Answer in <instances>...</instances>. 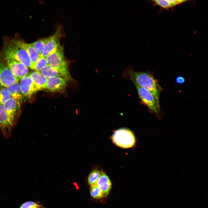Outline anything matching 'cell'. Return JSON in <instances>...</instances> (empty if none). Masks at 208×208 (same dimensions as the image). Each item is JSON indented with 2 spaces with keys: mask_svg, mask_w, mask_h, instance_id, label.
Returning <instances> with one entry per match:
<instances>
[{
  "mask_svg": "<svg viewBox=\"0 0 208 208\" xmlns=\"http://www.w3.org/2000/svg\"><path fill=\"white\" fill-rule=\"evenodd\" d=\"M112 140L116 145L124 148L133 147L136 142L135 138L133 132L125 128L115 131L112 135Z\"/></svg>",
  "mask_w": 208,
  "mask_h": 208,
  "instance_id": "277c9868",
  "label": "cell"
},
{
  "mask_svg": "<svg viewBox=\"0 0 208 208\" xmlns=\"http://www.w3.org/2000/svg\"><path fill=\"white\" fill-rule=\"evenodd\" d=\"M28 75L31 78L38 91L46 89L47 78L43 76L39 71H32L30 72Z\"/></svg>",
  "mask_w": 208,
  "mask_h": 208,
  "instance_id": "5bb4252c",
  "label": "cell"
},
{
  "mask_svg": "<svg viewBox=\"0 0 208 208\" xmlns=\"http://www.w3.org/2000/svg\"><path fill=\"white\" fill-rule=\"evenodd\" d=\"M10 93L11 98L16 100L21 105L23 97L19 84L16 83L6 88Z\"/></svg>",
  "mask_w": 208,
  "mask_h": 208,
  "instance_id": "2e32d148",
  "label": "cell"
},
{
  "mask_svg": "<svg viewBox=\"0 0 208 208\" xmlns=\"http://www.w3.org/2000/svg\"><path fill=\"white\" fill-rule=\"evenodd\" d=\"M23 45L30 59V69L34 70L36 63L40 55L38 53L31 43H27L24 42Z\"/></svg>",
  "mask_w": 208,
  "mask_h": 208,
  "instance_id": "9a60e30c",
  "label": "cell"
},
{
  "mask_svg": "<svg viewBox=\"0 0 208 208\" xmlns=\"http://www.w3.org/2000/svg\"><path fill=\"white\" fill-rule=\"evenodd\" d=\"M66 80L62 77H54L47 78L46 89L52 92H60L64 90L66 86Z\"/></svg>",
  "mask_w": 208,
  "mask_h": 208,
  "instance_id": "7c38bea8",
  "label": "cell"
},
{
  "mask_svg": "<svg viewBox=\"0 0 208 208\" xmlns=\"http://www.w3.org/2000/svg\"><path fill=\"white\" fill-rule=\"evenodd\" d=\"M46 58L48 64L58 71L65 80L69 81L71 79L68 65L64 55L63 48L61 46L48 56Z\"/></svg>",
  "mask_w": 208,
  "mask_h": 208,
  "instance_id": "3957f363",
  "label": "cell"
},
{
  "mask_svg": "<svg viewBox=\"0 0 208 208\" xmlns=\"http://www.w3.org/2000/svg\"><path fill=\"white\" fill-rule=\"evenodd\" d=\"M96 185L102 191L103 197L108 195L111 188L112 183L108 176L102 170Z\"/></svg>",
  "mask_w": 208,
  "mask_h": 208,
  "instance_id": "4fadbf2b",
  "label": "cell"
},
{
  "mask_svg": "<svg viewBox=\"0 0 208 208\" xmlns=\"http://www.w3.org/2000/svg\"><path fill=\"white\" fill-rule=\"evenodd\" d=\"M0 55L5 61L7 66L19 81L27 75L28 68L23 64L10 57L1 54Z\"/></svg>",
  "mask_w": 208,
  "mask_h": 208,
  "instance_id": "8992f818",
  "label": "cell"
},
{
  "mask_svg": "<svg viewBox=\"0 0 208 208\" xmlns=\"http://www.w3.org/2000/svg\"><path fill=\"white\" fill-rule=\"evenodd\" d=\"M48 37L39 40L31 43L38 53L41 55L48 40Z\"/></svg>",
  "mask_w": 208,
  "mask_h": 208,
  "instance_id": "d6986e66",
  "label": "cell"
},
{
  "mask_svg": "<svg viewBox=\"0 0 208 208\" xmlns=\"http://www.w3.org/2000/svg\"><path fill=\"white\" fill-rule=\"evenodd\" d=\"M3 108L16 125L20 105L12 98L8 99L2 104Z\"/></svg>",
  "mask_w": 208,
  "mask_h": 208,
  "instance_id": "30bf717a",
  "label": "cell"
},
{
  "mask_svg": "<svg viewBox=\"0 0 208 208\" xmlns=\"http://www.w3.org/2000/svg\"><path fill=\"white\" fill-rule=\"evenodd\" d=\"M15 125L4 110L0 103V129L6 139L11 136L12 131Z\"/></svg>",
  "mask_w": 208,
  "mask_h": 208,
  "instance_id": "52a82bcc",
  "label": "cell"
},
{
  "mask_svg": "<svg viewBox=\"0 0 208 208\" xmlns=\"http://www.w3.org/2000/svg\"><path fill=\"white\" fill-rule=\"evenodd\" d=\"M19 81L7 65L3 62H0V85L1 86L6 88L18 82Z\"/></svg>",
  "mask_w": 208,
  "mask_h": 208,
  "instance_id": "9c48e42d",
  "label": "cell"
},
{
  "mask_svg": "<svg viewBox=\"0 0 208 208\" xmlns=\"http://www.w3.org/2000/svg\"><path fill=\"white\" fill-rule=\"evenodd\" d=\"M90 190L91 196L94 198L99 199L103 197L102 191L96 185H90Z\"/></svg>",
  "mask_w": 208,
  "mask_h": 208,
  "instance_id": "44dd1931",
  "label": "cell"
},
{
  "mask_svg": "<svg viewBox=\"0 0 208 208\" xmlns=\"http://www.w3.org/2000/svg\"><path fill=\"white\" fill-rule=\"evenodd\" d=\"M40 206L34 202L29 201L23 203L19 208H31Z\"/></svg>",
  "mask_w": 208,
  "mask_h": 208,
  "instance_id": "cb8c5ba5",
  "label": "cell"
},
{
  "mask_svg": "<svg viewBox=\"0 0 208 208\" xmlns=\"http://www.w3.org/2000/svg\"><path fill=\"white\" fill-rule=\"evenodd\" d=\"M48 64L46 58L40 55L36 63L34 70L36 71H39Z\"/></svg>",
  "mask_w": 208,
  "mask_h": 208,
  "instance_id": "603a6c76",
  "label": "cell"
},
{
  "mask_svg": "<svg viewBox=\"0 0 208 208\" xmlns=\"http://www.w3.org/2000/svg\"><path fill=\"white\" fill-rule=\"evenodd\" d=\"M61 35V28L58 27L55 33L48 37L47 41L41 53L42 55L46 58L60 47Z\"/></svg>",
  "mask_w": 208,
  "mask_h": 208,
  "instance_id": "ba28073f",
  "label": "cell"
},
{
  "mask_svg": "<svg viewBox=\"0 0 208 208\" xmlns=\"http://www.w3.org/2000/svg\"><path fill=\"white\" fill-rule=\"evenodd\" d=\"M176 82L179 84H183L185 82V79L183 77L181 76H177L175 79Z\"/></svg>",
  "mask_w": 208,
  "mask_h": 208,
  "instance_id": "d4e9b609",
  "label": "cell"
},
{
  "mask_svg": "<svg viewBox=\"0 0 208 208\" xmlns=\"http://www.w3.org/2000/svg\"><path fill=\"white\" fill-rule=\"evenodd\" d=\"M100 175V172L98 170L96 169L92 171L88 177V182L89 185L90 186L96 185Z\"/></svg>",
  "mask_w": 208,
  "mask_h": 208,
  "instance_id": "ffe728a7",
  "label": "cell"
},
{
  "mask_svg": "<svg viewBox=\"0 0 208 208\" xmlns=\"http://www.w3.org/2000/svg\"><path fill=\"white\" fill-rule=\"evenodd\" d=\"M19 84L23 97L29 98L38 91L32 80L28 75L20 80Z\"/></svg>",
  "mask_w": 208,
  "mask_h": 208,
  "instance_id": "8fae6325",
  "label": "cell"
},
{
  "mask_svg": "<svg viewBox=\"0 0 208 208\" xmlns=\"http://www.w3.org/2000/svg\"><path fill=\"white\" fill-rule=\"evenodd\" d=\"M122 77L131 80L134 84L149 91L159 102L162 88L158 81L152 75L145 72H137L128 67L123 72Z\"/></svg>",
  "mask_w": 208,
  "mask_h": 208,
  "instance_id": "6da1fadb",
  "label": "cell"
},
{
  "mask_svg": "<svg viewBox=\"0 0 208 208\" xmlns=\"http://www.w3.org/2000/svg\"><path fill=\"white\" fill-rule=\"evenodd\" d=\"M39 72L43 76L47 78L54 77H63L62 75L58 71L48 64Z\"/></svg>",
  "mask_w": 208,
  "mask_h": 208,
  "instance_id": "ac0fdd59",
  "label": "cell"
},
{
  "mask_svg": "<svg viewBox=\"0 0 208 208\" xmlns=\"http://www.w3.org/2000/svg\"><path fill=\"white\" fill-rule=\"evenodd\" d=\"M23 43L18 40L7 37L4 39L3 49L1 54L13 58L28 68H30V59L24 48Z\"/></svg>",
  "mask_w": 208,
  "mask_h": 208,
  "instance_id": "7a4b0ae2",
  "label": "cell"
},
{
  "mask_svg": "<svg viewBox=\"0 0 208 208\" xmlns=\"http://www.w3.org/2000/svg\"><path fill=\"white\" fill-rule=\"evenodd\" d=\"M31 208H42V206L40 205L39 206L36 207H33Z\"/></svg>",
  "mask_w": 208,
  "mask_h": 208,
  "instance_id": "484cf974",
  "label": "cell"
},
{
  "mask_svg": "<svg viewBox=\"0 0 208 208\" xmlns=\"http://www.w3.org/2000/svg\"><path fill=\"white\" fill-rule=\"evenodd\" d=\"M135 86L139 98L151 112L159 116L160 113L159 102L148 90L136 85Z\"/></svg>",
  "mask_w": 208,
  "mask_h": 208,
  "instance_id": "5b68a950",
  "label": "cell"
},
{
  "mask_svg": "<svg viewBox=\"0 0 208 208\" xmlns=\"http://www.w3.org/2000/svg\"><path fill=\"white\" fill-rule=\"evenodd\" d=\"M155 4L166 9L174 7L185 2L184 0H154Z\"/></svg>",
  "mask_w": 208,
  "mask_h": 208,
  "instance_id": "e0dca14e",
  "label": "cell"
},
{
  "mask_svg": "<svg viewBox=\"0 0 208 208\" xmlns=\"http://www.w3.org/2000/svg\"><path fill=\"white\" fill-rule=\"evenodd\" d=\"M11 98V95L7 88L1 86L0 89V103L2 105Z\"/></svg>",
  "mask_w": 208,
  "mask_h": 208,
  "instance_id": "7402d4cb",
  "label": "cell"
}]
</instances>
